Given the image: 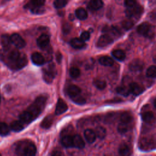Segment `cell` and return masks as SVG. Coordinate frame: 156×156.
<instances>
[{"mask_svg": "<svg viewBox=\"0 0 156 156\" xmlns=\"http://www.w3.org/2000/svg\"><path fill=\"white\" fill-rule=\"evenodd\" d=\"M16 152L21 156H34L37 152L35 144L29 141H21L16 144Z\"/></svg>", "mask_w": 156, "mask_h": 156, "instance_id": "6da1fadb", "label": "cell"}, {"mask_svg": "<svg viewBox=\"0 0 156 156\" xmlns=\"http://www.w3.org/2000/svg\"><path fill=\"white\" fill-rule=\"evenodd\" d=\"M56 74L57 71L55 65L53 63H51L43 70V79L46 83H51L54 79Z\"/></svg>", "mask_w": 156, "mask_h": 156, "instance_id": "7a4b0ae2", "label": "cell"}, {"mask_svg": "<svg viewBox=\"0 0 156 156\" xmlns=\"http://www.w3.org/2000/svg\"><path fill=\"white\" fill-rule=\"evenodd\" d=\"M137 32L147 37H151L154 35V30L152 27L147 23H143L137 27Z\"/></svg>", "mask_w": 156, "mask_h": 156, "instance_id": "3957f363", "label": "cell"}, {"mask_svg": "<svg viewBox=\"0 0 156 156\" xmlns=\"http://www.w3.org/2000/svg\"><path fill=\"white\" fill-rule=\"evenodd\" d=\"M143 12V8L141 5L136 4L132 8H127L125 10V13L127 17L130 18L132 17H137L141 15Z\"/></svg>", "mask_w": 156, "mask_h": 156, "instance_id": "277c9868", "label": "cell"}, {"mask_svg": "<svg viewBox=\"0 0 156 156\" xmlns=\"http://www.w3.org/2000/svg\"><path fill=\"white\" fill-rule=\"evenodd\" d=\"M113 38L108 34L102 35L98 39L97 42V46L99 48H104L113 43Z\"/></svg>", "mask_w": 156, "mask_h": 156, "instance_id": "5b68a950", "label": "cell"}, {"mask_svg": "<svg viewBox=\"0 0 156 156\" xmlns=\"http://www.w3.org/2000/svg\"><path fill=\"white\" fill-rule=\"evenodd\" d=\"M144 62L140 58H135L129 63V69L133 72H138L143 69Z\"/></svg>", "mask_w": 156, "mask_h": 156, "instance_id": "8992f818", "label": "cell"}, {"mask_svg": "<svg viewBox=\"0 0 156 156\" xmlns=\"http://www.w3.org/2000/svg\"><path fill=\"white\" fill-rule=\"evenodd\" d=\"M12 43H13L17 48H23L26 45L24 39L18 34H13L10 37Z\"/></svg>", "mask_w": 156, "mask_h": 156, "instance_id": "52a82bcc", "label": "cell"}, {"mask_svg": "<svg viewBox=\"0 0 156 156\" xmlns=\"http://www.w3.org/2000/svg\"><path fill=\"white\" fill-rule=\"evenodd\" d=\"M49 37L46 34L41 35L37 40V43L38 46L41 49H45L47 48L49 44Z\"/></svg>", "mask_w": 156, "mask_h": 156, "instance_id": "ba28073f", "label": "cell"}, {"mask_svg": "<svg viewBox=\"0 0 156 156\" xmlns=\"http://www.w3.org/2000/svg\"><path fill=\"white\" fill-rule=\"evenodd\" d=\"M67 110H68L67 104L65 102V101L63 99H58L57 105H56L55 110V114L57 115H61V114L65 113Z\"/></svg>", "mask_w": 156, "mask_h": 156, "instance_id": "9c48e42d", "label": "cell"}, {"mask_svg": "<svg viewBox=\"0 0 156 156\" xmlns=\"http://www.w3.org/2000/svg\"><path fill=\"white\" fill-rule=\"evenodd\" d=\"M27 64V58L25 54H22L20 55V57L16 62V63L14 65L13 69H20L24 66H26Z\"/></svg>", "mask_w": 156, "mask_h": 156, "instance_id": "30bf717a", "label": "cell"}, {"mask_svg": "<svg viewBox=\"0 0 156 156\" xmlns=\"http://www.w3.org/2000/svg\"><path fill=\"white\" fill-rule=\"evenodd\" d=\"M129 88L130 90V92L135 96L140 94L144 91L143 88L140 84L136 82L130 83L129 84Z\"/></svg>", "mask_w": 156, "mask_h": 156, "instance_id": "8fae6325", "label": "cell"}, {"mask_svg": "<svg viewBox=\"0 0 156 156\" xmlns=\"http://www.w3.org/2000/svg\"><path fill=\"white\" fill-rule=\"evenodd\" d=\"M31 60L34 64L40 66L44 63L45 58L44 57L38 52H34L31 55Z\"/></svg>", "mask_w": 156, "mask_h": 156, "instance_id": "7c38bea8", "label": "cell"}, {"mask_svg": "<svg viewBox=\"0 0 156 156\" xmlns=\"http://www.w3.org/2000/svg\"><path fill=\"white\" fill-rule=\"evenodd\" d=\"M41 110L42 109L37 105L35 103H33L32 105H30L27 109V111L32 115L34 119H35L40 114Z\"/></svg>", "mask_w": 156, "mask_h": 156, "instance_id": "4fadbf2b", "label": "cell"}, {"mask_svg": "<svg viewBox=\"0 0 156 156\" xmlns=\"http://www.w3.org/2000/svg\"><path fill=\"white\" fill-rule=\"evenodd\" d=\"M84 137L88 143H93L96 140V135L93 130L87 129L84 131Z\"/></svg>", "mask_w": 156, "mask_h": 156, "instance_id": "5bb4252c", "label": "cell"}, {"mask_svg": "<svg viewBox=\"0 0 156 156\" xmlns=\"http://www.w3.org/2000/svg\"><path fill=\"white\" fill-rule=\"evenodd\" d=\"M45 1L42 0H36V1H30L28 2L24 6L26 9H29L30 10H32L34 9L43 7Z\"/></svg>", "mask_w": 156, "mask_h": 156, "instance_id": "9a60e30c", "label": "cell"}, {"mask_svg": "<svg viewBox=\"0 0 156 156\" xmlns=\"http://www.w3.org/2000/svg\"><path fill=\"white\" fill-rule=\"evenodd\" d=\"M1 43L4 49L9 50L10 49V45L12 43L10 37L7 34L2 35L1 38Z\"/></svg>", "mask_w": 156, "mask_h": 156, "instance_id": "2e32d148", "label": "cell"}, {"mask_svg": "<svg viewBox=\"0 0 156 156\" xmlns=\"http://www.w3.org/2000/svg\"><path fill=\"white\" fill-rule=\"evenodd\" d=\"M104 3L100 0L91 1L88 4V8L90 10H97L102 7Z\"/></svg>", "mask_w": 156, "mask_h": 156, "instance_id": "e0dca14e", "label": "cell"}, {"mask_svg": "<svg viewBox=\"0 0 156 156\" xmlns=\"http://www.w3.org/2000/svg\"><path fill=\"white\" fill-rule=\"evenodd\" d=\"M80 91L81 90L80 88L75 85H69L67 89V93L69 96L70 98L74 97L76 96L79 95L80 93Z\"/></svg>", "mask_w": 156, "mask_h": 156, "instance_id": "ac0fdd59", "label": "cell"}, {"mask_svg": "<svg viewBox=\"0 0 156 156\" xmlns=\"http://www.w3.org/2000/svg\"><path fill=\"white\" fill-rule=\"evenodd\" d=\"M85 146V143L79 135L73 136V147L78 149H82Z\"/></svg>", "mask_w": 156, "mask_h": 156, "instance_id": "d6986e66", "label": "cell"}, {"mask_svg": "<svg viewBox=\"0 0 156 156\" xmlns=\"http://www.w3.org/2000/svg\"><path fill=\"white\" fill-rule=\"evenodd\" d=\"M19 118L20 121L23 124H28L34 120L32 115L27 110L21 113Z\"/></svg>", "mask_w": 156, "mask_h": 156, "instance_id": "ffe728a7", "label": "cell"}, {"mask_svg": "<svg viewBox=\"0 0 156 156\" xmlns=\"http://www.w3.org/2000/svg\"><path fill=\"white\" fill-rule=\"evenodd\" d=\"M62 144L65 147H70L73 146V136L65 135L62 137Z\"/></svg>", "mask_w": 156, "mask_h": 156, "instance_id": "44dd1931", "label": "cell"}, {"mask_svg": "<svg viewBox=\"0 0 156 156\" xmlns=\"http://www.w3.org/2000/svg\"><path fill=\"white\" fill-rule=\"evenodd\" d=\"M142 119L147 123H152L155 121V116L154 113L151 111H147L144 112L141 115Z\"/></svg>", "mask_w": 156, "mask_h": 156, "instance_id": "7402d4cb", "label": "cell"}, {"mask_svg": "<svg viewBox=\"0 0 156 156\" xmlns=\"http://www.w3.org/2000/svg\"><path fill=\"white\" fill-rule=\"evenodd\" d=\"M71 46L75 49H81L85 46V43L80 38H74L70 41Z\"/></svg>", "mask_w": 156, "mask_h": 156, "instance_id": "603a6c76", "label": "cell"}, {"mask_svg": "<svg viewBox=\"0 0 156 156\" xmlns=\"http://www.w3.org/2000/svg\"><path fill=\"white\" fill-rule=\"evenodd\" d=\"M99 62L101 65L105 66H111L113 65L114 61L112 58L108 56H102L99 58Z\"/></svg>", "mask_w": 156, "mask_h": 156, "instance_id": "cb8c5ba5", "label": "cell"}, {"mask_svg": "<svg viewBox=\"0 0 156 156\" xmlns=\"http://www.w3.org/2000/svg\"><path fill=\"white\" fill-rule=\"evenodd\" d=\"M133 121V117L130 113L128 112H124L120 116V122L127 124H130Z\"/></svg>", "mask_w": 156, "mask_h": 156, "instance_id": "d4e9b609", "label": "cell"}, {"mask_svg": "<svg viewBox=\"0 0 156 156\" xmlns=\"http://www.w3.org/2000/svg\"><path fill=\"white\" fill-rule=\"evenodd\" d=\"M112 55L115 58L119 61H123L126 58L125 52L121 49H115L113 51Z\"/></svg>", "mask_w": 156, "mask_h": 156, "instance_id": "484cf974", "label": "cell"}, {"mask_svg": "<svg viewBox=\"0 0 156 156\" xmlns=\"http://www.w3.org/2000/svg\"><path fill=\"white\" fill-rule=\"evenodd\" d=\"M53 123V117L52 115L46 116L41 123V127L43 129L49 128Z\"/></svg>", "mask_w": 156, "mask_h": 156, "instance_id": "4316f807", "label": "cell"}, {"mask_svg": "<svg viewBox=\"0 0 156 156\" xmlns=\"http://www.w3.org/2000/svg\"><path fill=\"white\" fill-rule=\"evenodd\" d=\"M119 154L120 156H130V149L129 147L126 144H122L119 147Z\"/></svg>", "mask_w": 156, "mask_h": 156, "instance_id": "83f0119b", "label": "cell"}, {"mask_svg": "<svg viewBox=\"0 0 156 156\" xmlns=\"http://www.w3.org/2000/svg\"><path fill=\"white\" fill-rule=\"evenodd\" d=\"M75 15H76V16L80 20H84L88 16V14H87V12L86 10L83 8H82V7L78 8L76 10Z\"/></svg>", "mask_w": 156, "mask_h": 156, "instance_id": "f1b7e54d", "label": "cell"}, {"mask_svg": "<svg viewBox=\"0 0 156 156\" xmlns=\"http://www.w3.org/2000/svg\"><path fill=\"white\" fill-rule=\"evenodd\" d=\"M10 127L14 132H20L23 129L24 126L20 121H15L10 124Z\"/></svg>", "mask_w": 156, "mask_h": 156, "instance_id": "f546056e", "label": "cell"}, {"mask_svg": "<svg viewBox=\"0 0 156 156\" xmlns=\"http://www.w3.org/2000/svg\"><path fill=\"white\" fill-rule=\"evenodd\" d=\"M46 101H47L46 96L41 95L38 96L34 102V103H35L37 105H38L39 107H40L43 110L46 105Z\"/></svg>", "mask_w": 156, "mask_h": 156, "instance_id": "4dcf8cb0", "label": "cell"}, {"mask_svg": "<svg viewBox=\"0 0 156 156\" xmlns=\"http://www.w3.org/2000/svg\"><path fill=\"white\" fill-rule=\"evenodd\" d=\"M116 90L118 94H119L123 96H127L130 93L129 87H127L126 86H124V85H121V86L118 87L116 88Z\"/></svg>", "mask_w": 156, "mask_h": 156, "instance_id": "1f68e13d", "label": "cell"}, {"mask_svg": "<svg viewBox=\"0 0 156 156\" xmlns=\"http://www.w3.org/2000/svg\"><path fill=\"white\" fill-rule=\"evenodd\" d=\"M94 132L96 133V136H98L101 140L104 139L106 136V130L104 127L102 126L97 127L96 128Z\"/></svg>", "mask_w": 156, "mask_h": 156, "instance_id": "d6a6232c", "label": "cell"}, {"mask_svg": "<svg viewBox=\"0 0 156 156\" xmlns=\"http://www.w3.org/2000/svg\"><path fill=\"white\" fill-rule=\"evenodd\" d=\"M146 75L147 77L151 78L156 77V66L152 65L149 66L146 70Z\"/></svg>", "mask_w": 156, "mask_h": 156, "instance_id": "836d02e7", "label": "cell"}, {"mask_svg": "<svg viewBox=\"0 0 156 156\" xmlns=\"http://www.w3.org/2000/svg\"><path fill=\"white\" fill-rule=\"evenodd\" d=\"M10 131L9 127L4 122H0V135L5 136L9 134Z\"/></svg>", "mask_w": 156, "mask_h": 156, "instance_id": "e575fe53", "label": "cell"}, {"mask_svg": "<svg viewBox=\"0 0 156 156\" xmlns=\"http://www.w3.org/2000/svg\"><path fill=\"white\" fill-rule=\"evenodd\" d=\"M130 128V125L122 122H119L118 126V131L120 133H124L127 132Z\"/></svg>", "mask_w": 156, "mask_h": 156, "instance_id": "d590c367", "label": "cell"}, {"mask_svg": "<svg viewBox=\"0 0 156 156\" xmlns=\"http://www.w3.org/2000/svg\"><path fill=\"white\" fill-rule=\"evenodd\" d=\"M122 27L126 29V30H129L134 25V23L133 22V21L130 19H128V20H124L122 23H121Z\"/></svg>", "mask_w": 156, "mask_h": 156, "instance_id": "8d00e7d4", "label": "cell"}, {"mask_svg": "<svg viewBox=\"0 0 156 156\" xmlns=\"http://www.w3.org/2000/svg\"><path fill=\"white\" fill-rule=\"evenodd\" d=\"M94 85L99 90H104L106 87V82L104 80L96 79L93 82Z\"/></svg>", "mask_w": 156, "mask_h": 156, "instance_id": "74e56055", "label": "cell"}, {"mask_svg": "<svg viewBox=\"0 0 156 156\" xmlns=\"http://www.w3.org/2000/svg\"><path fill=\"white\" fill-rule=\"evenodd\" d=\"M80 74V71L79 68L76 67H72L69 69V75L73 79L77 78Z\"/></svg>", "mask_w": 156, "mask_h": 156, "instance_id": "f35d334b", "label": "cell"}, {"mask_svg": "<svg viewBox=\"0 0 156 156\" xmlns=\"http://www.w3.org/2000/svg\"><path fill=\"white\" fill-rule=\"evenodd\" d=\"M71 99H72V101L76 103V104H79V105H82V104H84L86 102L85 99H84V98H83L82 96H81L80 94L79 95H77V96H76L74 97H73V98H71Z\"/></svg>", "mask_w": 156, "mask_h": 156, "instance_id": "ab89813d", "label": "cell"}, {"mask_svg": "<svg viewBox=\"0 0 156 156\" xmlns=\"http://www.w3.org/2000/svg\"><path fill=\"white\" fill-rule=\"evenodd\" d=\"M68 1L65 0H56L54 2V6L56 9H61L65 7Z\"/></svg>", "mask_w": 156, "mask_h": 156, "instance_id": "60d3db41", "label": "cell"}, {"mask_svg": "<svg viewBox=\"0 0 156 156\" xmlns=\"http://www.w3.org/2000/svg\"><path fill=\"white\" fill-rule=\"evenodd\" d=\"M30 11L34 14L40 15V14H42L44 12L45 9L43 7H37V8L34 9L32 10H30Z\"/></svg>", "mask_w": 156, "mask_h": 156, "instance_id": "b9f144b4", "label": "cell"}, {"mask_svg": "<svg viewBox=\"0 0 156 156\" xmlns=\"http://www.w3.org/2000/svg\"><path fill=\"white\" fill-rule=\"evenodd\" d=\"M90 33L87 31H84L83 32L81 35H80V38L83 41H87L89 40L90 38Z\"/></svg>", "mask_w": 156, "mask_h": 156, "instance_id": "7bdbcfd3", "label": "cell"}, {"mask_svg": "<svg viewBox=\"0 0 156 156\" xmlns=\"http://www.w3.org/2000/svg\"><path fill=\"white\" fill-rule=\"evenodd\" d=\"M136 4V2L132 0H127L124 1V5L127 8H132Z\"/></svg>", "mask_w": 156, "mask_h": 156, "instance_id": "ee69618b", "label": "cell"}, {"mask_svg": "<svg viewBox=\"0 0 156 156\" xmlns=\"http://www.w3.org/2000/svg\"><path fill=\"white\" fill-rule=\"evenodd\" d=\"M71 30V27L69 25V24H65V25H63V31L65 33L67 34Z\"/></svg>", "mask_w": 156, "mask_h": 156, "instance_id": "f6af8a7d", "label": "cell"}, {"mask_svg": "<svg viewBox=\"0 0 156 156\" xmlns=\"http://www.w3.org/2000/svg\"><path fill=\"white\" fill-rule=\"evenodd\" d=\"M149 17L152 20L156 21V10L151 12L149 15Z\"/></svg>", "mask_w": 156, "mask_h": 156, "instance_id": "bcb514c9", "label": "cell"}, {"mask_svg": "<svg viewBox=\"0 0 156 156\" xmlns=\"http://www.w3.org/2000/svg\"><path fill=\"white\" fill-rule=\"evenodd\" d=\"M50 156H62V154L58 151H54L51 152Z\"/></svg>", "mask_w": 156, "mask_h": 156, "instance_id": "7dc6e473", "label": "cell"}, {"mask_svg": "<svg viewBox=\"0 0 156 156\" xmlns=\"http://www.w3.org/2000/svg\"><path fill=\"white\" fill-rule=\"evenodd\" d=\"M56 58H57V61L58 62V63H60L62 61V54L60 52H58L56 54Z\"/></svg>", "mask_w": 156, "mask_h": 156, "instance_id": "c3c4849f", "label": "cell"}, {"mask_svg": "<svg viewBox=\"0 0 156 156\" xmlns=\"http://www.w3.org/2000/svg\"><path fill=\"white\" fill-rule=\"evenodd\" d=\"M69 18L70 19V20H74V16H73V14H69Z\"/></svg>", "mask_w": 156, "mask_h": 156, "instance_id": "681fc988", "label": "cell"}, {"mask_svg": "<svg viewBox=\"0 0 156 156\" xmlns=\"http://www.w3.org/2000/svg\"><path fill=\"white\" fill-rule=\"evenodd\" d=\"M154 107L156 108V99H155V101L154 102Z\"/></svg>", "mask_w": 156, "mask_h": 156, "instance_id": "f907efd6", "label": "cell"}, {"mask_svg": "<svg viewBox=\"0 0 156 156\" xmlns=\"http://www.w3.org/2000/svg\"><path fill=\"white\" fill-rule=\"evenodd\" d=\"M0 102H1V96H0Z\"/></svg>", "mask_w": 156, "mask_h": 156, "instance_id": "816d5d0a", "label": "cell"}, {"mask_svg": "<svg viewBox=\"0 0 156 156\" xmlns=\"http://www.w3.org/2000/svg\"><path fill=\"white\" fill-rule=\"evenodd\" d=\"M0 156H1V154H0Z\"/></svg>", "mask_w": 156, "mask_h": 156, "instance_id": "f5cc1de1", "label": "cell"}]
</instances>
